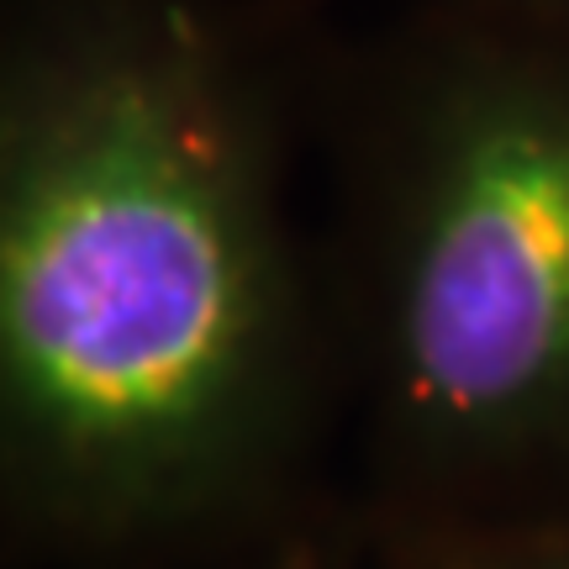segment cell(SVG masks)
Here are the masks:
<instances>
[{"mask_svg": "<svg viewBox=\"0 0 569 569\" xmlns=\"http://www.w3.org/2000/svg\"><path fill=\"white\" fill-rule=\"evenodd\" d=\"M6 528L63 569H227L332 522V296L184 32L90 42L0 132Z\"/></svg>", "mask_w": 569, "mask_h": 569, "instance_id": "cell-1", "label": "cell"}, {"mask_svg": "<svg viewBox=\"0 0 569 569\" xmlns=\"http://www.w3.org/2000/svg\"><path fill=\"white\" fill-rule=\"evenodd\" d=\"M353 543L569 517V59L443 69L322 227Z\"/></svg>", "mask_w": 569, "mask_h": 569, "instance_id": "cell-2", "label": "cell"}, {"mask_svg": "<svg viewBox=\"0 0 569 569\" xmlns=\"http://www.w3.org/2000/svg\"><path fill=\"white\" fill-rule=\"evenodd\" d=\"M359 569H569V517L353 543Z\"/></svg>", "mask_w": 569, "mask_h": 569, "instance_id": "cell-3", "label": "cell"}, {"mask_svg": "<svg viewBox=\"0 0 569 569\" xmlns=\"http://www.w3.org/2000/svg\"><path fill=\"white\" fill-rule=\"evenodd\" d=\"M227 569H359V549L338 522H317V528L290 532V538L248 553Z\"/></svg>", "mask_w": 569, "mask_h": 569, "instance_id": "cell-4", "label": "cell"}, {"mask_svg": "<svg viewBox=\"0 0 569 569\" xmlns=\"http://www.w3.org/2000/svg\"><path fill=\"white\" fill-rule=\"evenodd\" d=\"M543 6H553V11H569V0H543Z\"/></svg>", "mask_w": 569, "mask_h": 569, "instance_id": "cell-5", "label": "cell"}]
</instances>
